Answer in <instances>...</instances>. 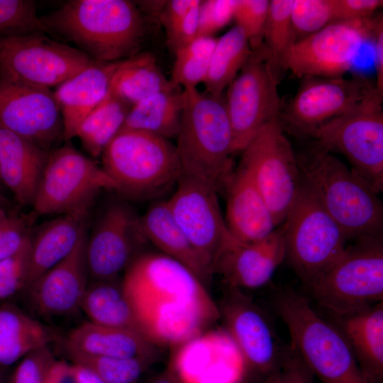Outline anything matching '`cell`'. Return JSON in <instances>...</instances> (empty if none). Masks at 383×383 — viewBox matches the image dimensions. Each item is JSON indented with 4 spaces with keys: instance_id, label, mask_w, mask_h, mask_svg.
<instances>
[{
    "instance_id": "ba28073f",
    "label": "cell",
    "mask_w": 383,
    "mask_h": 383,
    "mask_svg": "<svg viewBox=\"0 0 383 383\" xmlns=\"http://www.w3.org/2000/svg\"><path fill=\"white\" fill-rule=\"evenodd\" d=\"M308 291L330 316L383 302V238L353 240Z\"/></svg>"
},
{
    "instance_id": "f6af8a7d",
    "label": "cell",
    "mask_w": 383,
    "mask_h": 383,
    "mask_svg": "<svg viewBox=\"0 0 383 383\" xmlns=\"http://www.w3.org/2000/svg\"><path fill=\"white\" fill-rule=\"evenodd\" d=\"M55 361L48 345L30 351L23 357L16 367L12 383H44Z\"/></svg>"
},
{
    "instance_id": "f5cc1de1",
    "label": "cell",
    "mask_w": 383,
    "mask_h": 383,
    "mask_svg": "<svg viewBox=\"0 0 383 383\" xmlns=\"http://www.w3.org/2000/svg\"><path fill=\"white\" fill-rule=\"evenodd\" d=\"M70 367V365L65 362L55 361L50 369L44 383H65Z\"/></svg>"
},
{
    "instance_id": "4316f807",
    "label": "cell",
    "mask_w": 383,
    "mask_h": 383,
    "mask_svg": "<svg viewBox=\"0 0 383 383\" xmlns=\"http://www.w3.org/2000/svg\"><path fill=\"white\" fill-rule=\"evenodd\" d=\"M372 383L383 380V302L352 313L330 316Z\"/></svg>"
},
{
    "instance_id": "d6986e66",
    "label": "cell",
    "mask_w": 383,
    "mask_h": 383,
    "mask_svg": "<svg viewBox=\"0 0 383 383\" xmlns=\"http://www.w3.org/2000/svg\"><path fill=\"white\" fill-rule=\"evenodd\" d=\"M147 242L137 217L124 203L113 201L103 211L90 235L86 257L91 281L118 278L137 257L139 245Z\"/></svg>"
},
{
    "instance_id": "ab89813d",
    "label": "cell",
    "mask_w": 383,
    "mask_h": 383,
    "mask_svg": "<svg viewBox=\"0 0 383 383\" xmlns=\"http://www.w3.org/2000/svg\"><path fill=\"white\" fill-rule=\"evenodd\" d=\"M291 18L297 41L336 21L334 0H294Z\"/></svg>"
},
{
    "instance_id": "f546056e",
    "label": "cell",
    "mask_w": 383,
    "mask_h": 383,
    "mask_svg": "<svg viewBox=\"0 0 383 383\" xmlns=\"http://www.w3.org/2000/svg\"><path fill=\"white\" fill-rule=\"evenodd\" d=\"M79 308L92 323L142 335L133 309L124 292L122 279L88 283Z\"/></svg>"
},
{
    "instance_id": "f35d334b",
    "label": "cell",
    "mask_w": 383,
    "mask_h": 383,
    "mask_svg": "<svg viewBox=\"0 0 383 383\" xmlns=\"http://www.w3.org/2000/svg\"><path fill=\"white\" fill-rule=\"evenodd\" d=\"M46 32L33 0H0V36Z\"/></svg>"
},
{
    "instance_id": "836d02e7",
    "label": "cell",
    "mask_w": 383,
    "mask_h": 383,
    "mask_svg": "<svg viewBox=\"0 0 383 383\" xmlns=\"http://www.w3.org/2000/svg\"><path fill=\"white\" fill-rule=\"evenodd\" d=\"M248 40L237 25L217 38L206 76L205 91L221 96L252 53Z\"/></svg>"
},
{
    "instance_id": "7bdbcfd3",
    "label": "cell",
    "mask_w": 383,
    "mask_h": 383,
    "mask_svg": "<svg viewBox=\"0 0 383 383\" xmlns=\"http://www.w3.org/2000/svg\"><path fill=\"white\" fill-rule=\"evenodd\" d=\"M37 215H8L0 222V262L18 252L31 235Z\"/></svg>"
},
{
    "instance_id": "db71d44e",
    "label": "cell",
    "mask_w": 383,
    "mask_h": 383,
    "mask_svg": "<svg viewBox=\"0 0 383 383\" xmlns=\"http://www.w3.org/2000/svg\"><path fill=\"white\" fill-rule=\"evenodd\" d=\"M148 383H179V379L169 362L167 367Z\"/></svg>"
},
{
    "instance_id": "2e32d148",
    "label": "cell",
    "mask_w": 383,
    "mask_h": 383,
    "mask_svg": "<svg viewBox=\"0 0 383 383\" xmlns=\"http://www.w3.org/2000/svg\"><path fill=\"white\" fill-rule=\"evenodd\" d=\"M218 307L224 330L247 368L265 379L280 363L287 346L280 340L267 313L235 288H230Z\"/></svg>"
},
{
    "instance_id": "603a6c76",
    "label": "cell",
    "mask_w": 383,
    "mask_h": 383,
    "mask_svg": "<svg viewBox=\"0 0 383 383\" xmlns=\"http://www.w3.org/2000/svg\"><path fill=\"white\" fill-rule=\"evenodd\" d=\"M226 196L225 221L238 240L250 243L270 235L277 225L262 196L241 167L233 170L223 187Z\"/></svg>"
},
{
    "instance_id": "5b68a950",
    "label": "cell",
    "mask_w": 383,
    "mask_h": 383,
    "mask_svg": "<svg viewBox=\"0 0 383 383\" xmlns=\"http://www.w3.org/2000/svg\"><path fill=\"white\" fill-rule=\"evenodd\" d=\"M302 175L347 239L382 237L383 206L377 194L338 158L318 146L297 157Z\"/></svg>"
},
{
    "instance_id": "7dc6e473",
    "label": "cell",
    "mask_w": 383,
    "mask_h": 383,
    "mask_svg": "<svg viewBox=\"0 0 383 383\" xmlns=\"http://www.w3.org/2000/svg\"><path fill=\"white\" fill-rule=\"evenodd\" d=\"M200 3V0H196L183 17L165 28L167 45L174 53L191 43L198 37Z\"/></svg>"
},
{
    "instance_id": "f1b7e54d",
    "label": "cell",
    "mask_w": 383,
    "mask_h": 383,
    "mask_svg": "<svg viewBox=\"0 0 383 383\" xmlns=\"http://www.w3.org/2000/svg\"><path fill=\"white\" fill-rule=\"evenodd\" d=\"M142 233L161 253L189 268L202 282L211 277L183 231L174 219L167 201L152 204L139 217Z\"/></svg>"
},
{
    "instance_id": "44dd1931",
    "label": "cell",
    "mask_w": 383,
    "mask_h": 383,
    "mask_svg": "<svg viewBox=\"0 0 383 383\" xmlns=\"http://www.w3.org/2000/svg\"><path fill=\"white\" fill-rule=\"evenodd\" d=\"M282 227L255 242L235 239L217 257L212 274H219L230 288L256 289L267 284L285 259Z\"/></svg>"
},
{
    "instance_id": "681fc988",
    "label": "cell",
    "mask_w": 383,
    "mask_h": 383,
    "mask_svg": "<svg viewBox=\"0 0 383 383\" xmlns=\"http://www.w3.org/2000/svg\"><path fill=\"white\" fill-rule=\"evenodd\" d=\"M374 48L375 89L383 96V18L379 15L373 34Z\"/></svg>"
},
{
    "instance_id": "e0dca14e",
    "label": "cell",
    "mask_w": 383,
    "mask_h": 383,
    "mask_svg": "<svg viewBox=\"0 0 383 383\" xmlns=\"http://www.w3.org/2000/svg\"><path fill=\"white\" fill-rule=\"evenodd\" d=\"M0 127L51 151L63 135L61 113L49 88L0 79Z\"/></svg>"
},
{
    "instance_id": "52a82bcc",
    "label": "cell",
    "mask_w": 383,
    "mask_h": 383,
    "mask_svg": "<svg viewBox=\"0 0 383 383\" xmlns=\"http://www.w3.org/2000/svg\"><path fill=\"white\" fill-rule=\"evenodd\" d=\"M281 227L285 259L307 289L348 246L346 236L303 175L296 197Z\"/></svg>"
},
{
    "instance_id": "d6a6232c",
    "label": "cell",
    "mask_w": 383,
    "mask_h": 383,
    "mask_svg": "<svg viewBox=\"0 0 383 383\" xmlns=\"http://www.w3.org/2000/svg\"><path fill=\"white\" fill-rule=\"evenodd\" d=\"M50 336L39 322L13 306L0 308V365L7 366L48 344Z\"/></svg>"
},
{
    "instance_id": "11a10c76",
    "label": "cell",
    "mask_w": 383,
    "mask_h": 383,
    "mask_svg": "<svg viewBox=\"0 0 383 383\" xmlns=\"http://www.w3.org/2000/svg\"><path fill=\"white\" fill-rule=\"evenodd\" d=\"M8 203L7 199L0 193V206L4 208Z\"/></svg>"
},
{
    "instance_id": "5bb4252c",
    "label": "cell",
    "mask_w": 383,
    "mask_h": 383,
    "mask_svg": "<svg viewBox=\"0 0 383 383\" xmlns=\"http://www.w3.org/2000/svg\"><path fill=\"white\" fill-rule=\"evenodd\" d=\"M378 16L335 21L297 40L286 55L283 69L298 77H342L363 44L372 40Z\"/></svg>"
},
{
    "instance_id": "c3c4849f",
    "label": "cell",
    "mask_w": 383,
    "mask_h": 383,
    "mask_svg": "<svg viewBox=\"0 0 383 383\" xmlns=\"http://www.w3.org/2000/svg\"><path fill=\"white\" fill-rule=\"evenodd\" d=\"M336 21L368 18L383 5L382 0H334Z\"/></svg>"
},
{
    "instance_id": "bcb514c9",
    "label": "cell",
    "mask_w": 383,
    "mask_h": 383,
    "mask_svg": "<svg viewBox=\"0 0 383 383\" xmlns=\"http://www.w3.org/2000/svg\"><path fill=\"white\" fill-rule=\"evenodd\" d=\"M313 377L299 354L287 345L280 363L263 383H314Z\"/></svg>"
},
{
    "instance_id": "cb8c5ba5",
    "label": "cell",
    "mask_w": 383,
    "mask_h": 383,
    "mask_svg": "<svg viewBox=\"0 0 383 383\" xmlns=\"http://www.w3.org/2000/svg\"><path fill=\"white\" fill-rule=\"evenodd\" d=\"M121 62L94 61L58 85L54 96L62 118L65 140L77 136L84 120L106 96L111 79Z\"/></svg>"
},
{
    "instance_id": "7a4b0ae2",
    "label": "cell",
    "mask_w": 383,
    "mask_h": 383,
    "mask_svg": "<svg viewBox=\"0 0 383 383\" xmlns=\"http://www.w3.org/2000/svg\"><path fill=\"white\" fill-rule=\"evenodd\" d=\"M40 19L46 32L74 42L94 61L134 55L145 35L141 11L128 0H69Z\"/></svg>"
},
{
    "instance_id": "3957f363",
    "label": "cell",
    "mask_w": 383,
    "mask_h": 383,
    "mask_svg": "<svg viewBox=\"0 0 383 383\" xmlns=\"http://www.w3.org/2000/svg\"><path fill=\"white\" fill-rule=\"evenodd\" d=\"M184 106L175 145L182 173L202 181L217 191L233 171L235 153L225 97L183 90Z\"/></svg>"
},
{
    "instance_id": "d590c367",
    "label": "cell",
    "mask_w": 383,
    "mask_h": 383,
    "mask_svg": "<svg viewBox=\"0 0 383 383\" xmlns=\"http://www.w3.org/2000/svg\"><path fill=\"white\" fill-rule=\"evenodd\" d=\"M294 0H271L264 28L262 45L277 76L286 55L296 43L291 11Z\"/></svg>"
},
{
    "instance_id": "ffe728a7",
    "label": "cell",
    "mask_w": 383,
    "mask_h": 383,
    "mask_svg": "<svg viewBox=\"0 0 383 383\" xmlns=\"http://www.w3.org/2000/svg\"><path fill=\"white\" fill-rule=\"evenodd\" d=\"M174 349L169 362L179 383H240L247 368L225 330H206Z\"/></svg>"
},
{
    "instance_id": "8992f818",
    "label": "cell",
    "mask_w": 383,
    "mask_h": 383,
    "mask_svg": "<svg viewBox=\"0 0 383 383\" xmlns=\"http://www.w3.org/2000/svg\"><path fill=\"white\" fill-rule=\"evenodd\" d=\"M103 170L116 191L132 199L156 197L176 185L182 166L175 145L147 132L121 129L104 148Z\"/></svg>"
},
{
    "instance_id": "816d5d0a",
    "label": "cell",
    "mask_w": 383,
    "mask_h": 383,
    "mask_svg": "<svg viewBox=\"0 0 383 383\" xmlns=\"http://www.w3.org/2000/svg\"><path fill=\"white\" fill-rule=\"evenodd\" d=\"M70 375L73 383H104L91 370L76 364L70 365Z\"/></svg>"
},
{
    "instance_id": "ee69618b",
    "label": "cell",
    "mask_w": 383,
    "mask_h": 383,
    "mask_svg": "<svg viewBox=\"0 0 383 383\" xmlns=\"http://www.w3.org/2000/svg\"><path fill=\"white\" fill-rule=\"evenodd\" d=\"M236 0L201 1L198 36H212L233 19Z\"/></svg>"
},
{
    "instance_id": "7402d4cb",
    "label": "cell",
    "mask_w": 383,
    "mask_h": 383,
    "mask_svg": "<svg viewBox=\"0 0 383 383\" xmlns=\"http://www.w3.org/2000/svg\"><path fill=\"white\" fill-rule=\"evenodd\" d=\"M87 235V230L65 258L27 288L33 305L40 313L62 315L79 307L89 283Z\"/></svg>"
},
{
    "instance_id": "30bf717a",
    "label": "cell",
    "mask_w": 383,
    "mask_h": 383,
    "mask_svg": "<svg viewBox=\"0 0 383 383\" xmlns=\"http://www.w3.org/2000/svg\"><path fill=\"white\" fill-rule=\"evenodd\" d=\"M241 152L239 166L262 196L277 226L282 224L298 194L302 174L279 118L262 126Z\"/></svg>"
},
{
    "instance_id": "b9f144b4",
    "label": "cell",
    "mask_w": 383,
    "mask_h": 383,
    "mask_svg": "<svg viewBox=\"0 0 383 383\" xmlns=\"http://www.w3.org/2000/svg\"><path fill=\"white\" fill-rule=\"evenodd\" d=\"M30 253V238L18 252L0 262V299L9 298L26 289Z\"/></svg>"
},
{
    "instance_id": "ac0fdd59",
    "label": "cell",
    "mask_w": 383,
    "mask_h": 383,
    "mask_svg": "<svg viewBox=\"0 0 383 383\" xmlns=\"http://www.w3.org/2000/svg\"><path fill=\"white\" fill-rule=\"evenodd\" d=\"M375 89L363 77H306L280 115L281 123L294 133L306 135L316 127L342 114Z\"/></svg>"
},
{
    "instance_id": "60d3db41",
    "label": "cell",
    "mask_w": 383,
    "mask_h": 383,
    "mask_svg": "<svg viewBox=\"0 0 383 383\" xmlns=\"http://www.w3.org/2000/svg\"><path fill=\"white\" fill-rule=\"evenodd\" d=\"M269 3L268 0H236L233 19L244 32L252 50L262 43Z\"/></svg>"
},
{
    "instance_id": "9c48e42d",
    "label": "cell",
    "mask_w": 383,
    "mask_h": 383,
    "mask_svg": "<svg viewBox=\"0 0 383 383\" xmlns=\"http://www.w3.org/2000/svg\"><path fill=\"white\" fill-rule=\"evenodd\" d=\"M383 96L377 89L342 114L309 131L316 146L344 155L377 194L383 190Z\"/></svg>"
},
{
    "instance_id": "e575fe53",
    "label": "cell",
    "mask_w": 383,
    "mask_h": 383,
    "mask_svg": "<svg viewBox=\"0 0 383 383\" xmlns=\"http://www.w3.org/2000/svg\"><path fill=\"white\" fill-rule=\"evenodd\" d=\"M131 107L108 92L84 120L77 133L89 155L94 157L101 155L106 145L121 129Z\"/></svg>"
},
{
    "instance_id": "9a60e30c",
    "label": "cell",
    "mask_w": 383,
    "mask_h": 383,
    "mask_svg": "<svg viewBox=\"0 0 383 383\" xmlns=\"http://www.w3.org/2000/svg\"><path fill=\"white\" fill-rule=\"evenodd\" d=\"M167 202L174 219L212 275V267L217 257L235 239L221 214L217 190L182 173L174 194Z\"/></svg>"
},
{
    "instance_id": "484cf974",
    "label": "cell",
    "mask_w": 383,
    "mask_h": 383,
    "mask_svg": "<svg viewBox=\"0 0 383 383\" xmlns=\"http://www.w3.org/2000/svg\"><path fill=\"white\" fill-rule=\"evenodd\" d=\"M91 205L47 221L30 236L29 272L26 289L65 258L85 231Z\"/></svg>"
},
{
    "instance_id": "7c38bea8",
    "label": "cell",
    "mask_w": 383,
    "mask_h": 383,
    "mask_svg": "<svg viewBox=\"0 0 383 383\" xmlns=\"http://www.w3.org/2000/svg\"><path fill=\"white\" fill-rule=\"evenodd\" d=\"M103 189L116 191L102 167L65 144L50 151L33 203L37 215L64 214L92 205Z\"/></svg>"
},
{
    "instance_id": "6da1fadb",
    "label": "cell",
    "mask_w": 383,
    "mask_h": 383,
    "mask_svg": "<svg viewBox=\"0 0 383 383\" xmlns=\"http://www.w3.org/2000/svg\"><path fill=\"white\" fill-rule=\"evenodd\" d=\"M122 285L142 335L154 345L175 348L220 318L203 282L161 252L138 255L125 270Z\"/></svg>"
},
{
    "instance_id": "277c9868",
    "label": "cell",
    "mask_w": 383,
    "mask_h": 383,
    "mask_svg": "<svg viewBox=\"0 0 383 383\" xmlns=\"http://www.w3.org/2000/svg\"><path fill=\"white\" fill-rule=\"evenodd\" d=\"M272 305L287 326L289 345L321 383H372L338 328L319 315L305 296L281 289Z\"/></svg>"
},
{
    "instance_id": "1f68e13d",
    "label": "cell",
    "mask_w": 383,
    "mask_h": 383,
    "mask_svg": "<svg viewBox=\"0 0 383 383\" xmlns=\"http://www.w3.org/2000/svg\"><path fill=\"white\" fill-rule=\"evenodd\" d=\"M183 106V91L156 92L131 108L121 129L141 131L169 140L176 138Z\"/></svg>"
},
{
    "instance_id": "8d00e7d4",
    "label": "cell",
    "mask_w": 383,
    "mask_h": 383,
    "mask_svg": "<svg viewBox=\"0 0 383 383\" xmlns=\"http://www.w3.org/2000/svg\"><path fill=\"white\" fill-rule=\"evenodd\" d=\"M73 364L82 366L104 383H137L154 361L149 357H101L67 351Z\"/></svg>"
},
{
    "instance_id": "4fadbf2b",
    "label": "cell",
    "mask_w": 383,
    "mask_h": 383,
    "mask_svg": "<svg viewBox=\"0 0 383 383\" xmlns=\"http://www.w3.org/2000/svg\"><path fill=\"white\" fill-rule=\"evenodd\" d=\"M279 77L262 45L228 85L225 98L234 152H241L265 124L280 116Z\"/></svg>"
},
{
    "instance_id": "f907efd6",
    "label": "cell",
    "mask_w": 383,
    "mask_h": 383,
    "mask_svg": "<svg viewBox=\"0 0 383 383\" xmlns=\"http://www.w3.org/2000/svg\"><path fill=\"white\" fill-rule=\"evenodd\" d=\"M196 0L166 1L160 14V19L165 28L183 17L193 6Z\"/></svg>"
},
{
    "instance_id": "9f6ffc18",
    "label": "cell",
    "mask_w": 383,
    "mask_h": 383,
    "mask_svg": "<svg viewBox=\"0 0 383 383\" xmlns=\"http://www.w3.org/2000/svg\"><path fill=\"white\" fill-rule=\"evenodd\" d=\"M8 214L6 213L4 208L0 206V222L4 220Z\"/></svg>"
},
{
    "instance_id": "d4e9b609",
    "label": "cell",
    "mask_w": 383,
    "mask_h": 383,
    "mask_svg": "<svg viewBox=\"0 0 383 383\" xmlns=\"http://www.w3.org/2000/svg\"><path fill=\"white\" fill-rule=\"evenodd\" d=\"M49 153L0 127V180L21 204L33 205Z\"/></svg>"
},
{
    "instance_id": "8fae6325",
    "label": "cell",
    "mask_w": 383,
    "mask_h": 383,
    "mask_svg": "<svg viewBox=\"0 0 383 383\" xmlns=\"http://www.w3.org/2000/svg\"><path fill=\"white\" fill-rule=\"evenodd\" d=\"M87 54L45 32L0 36V79L35 87L60 85L91 64Z\"/></svg>"
},
{
    "instance_id": "4dcf8cb0",
    "label": "cell",
    "mask_w": 383,
    "mask_h": 383,
    "mask_svg": "<svg viewBox=\"0 0 383 383\" xmlns=\"http://www.w3.org/2000/svg\"><path fill=\"white\" fill-rule=\"evenodd\" d=\"M176 89L152 53L138 52L122 60L111 79L109 93L133 106L152 94Z\"/></svg>"
},
{
    "instance_id": "83f0119b",
    "label": "cell",
    "mask_w": 383,
    "mask_h": 383,
    "mask_svg": "<svg viewBox=\"0 0 383 383\" xmlns=\"http://www.w3.org/2000/svg\"><path fill=\"white\" fill-rule=\"evenodd\" d=\"M67 351L101 357H155V345L143 335L88 321L67 335Z\"/></svg>"
},
{
    "instance_id": "74e56055",
    "label": "cell",
    "mask_w": 383,
    "mask_h": 383,
    "mask_svg": "<svg viewBox=\"0 0 383 383\" xmlns=\"http://www.w3.org/2000/svg\"><path fill=\"white\" fill-rule=\"evenodd\" d=\"M217 38L198 36L194 41L176 51L175 60L170 79L172 85L196 88L204 82Z\"/></svg>"
}]
</instances>
